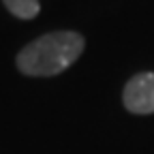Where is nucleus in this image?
Returning a JSON list of instances; mask_svg holds the SVG:
<instances>
[{
    "label": "nucleus",
    "instance_id": "1",
    "mask_svg": "<svg viewBox=\"0 0 154 154\" xmlns=\"http://www.w3.org/2000/svg\"><path fill=\"white\" fill-rule=\"evenodd\" d=\"M86 41L75 30H56L22 47L15 64L28 77H54L66 71L84 54Z\"/></svg>",
    "mask_w": 154,
    "mask_h": 154
},
{
    "label": "nucleus",
    "instance_id": "2",
    "mask_svg": "<svg viewBox=\"0 0 154 154\" xmlns=\"http://www.w3.org/2000/svg\"><path fill=\"white\" fill-rule=\"evenodd\" d=\"M122 101L131 113L137 116L154 113V73L133 75L124 86Z\"/></svg>",
    "mask_w": 154,
    "mask_h": 154
},
{
    "label": "nucleus",
    "instance_id": "3",
    "mask_svg": "<svg viewBox=\"0 0 154 154\" xmlns=\"http://www.w3.org/2000/svg\"><path fill=\"white\" fill-rule=\"evenodd\" d=\"M2 5L17 19H34L41 11L38 0H2Z\"/></svg>",
    "mask_w": 154,
    "mask_h": 154
}]
</instances>
